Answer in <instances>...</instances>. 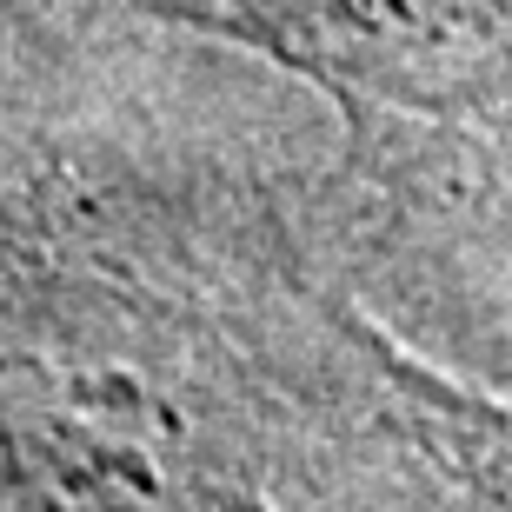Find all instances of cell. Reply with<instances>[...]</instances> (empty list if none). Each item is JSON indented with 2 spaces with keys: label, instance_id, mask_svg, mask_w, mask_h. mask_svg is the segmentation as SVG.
<instances>
[{
  "label": "cell",
  "instance_id": "6da1fadb",
  "mask_svg": "<svg viewBox=\"0 0 512 512\" xmlns=\"http://www.w3.org/2000/svg\"><path fill=\"white\" fill-rule=\"evenodd\" d=\"M0 512H200L153 393L20 260H0Z\"/></svg>",
  "mask_w": 512,
  "mask_h": 512
}]
</instances>
